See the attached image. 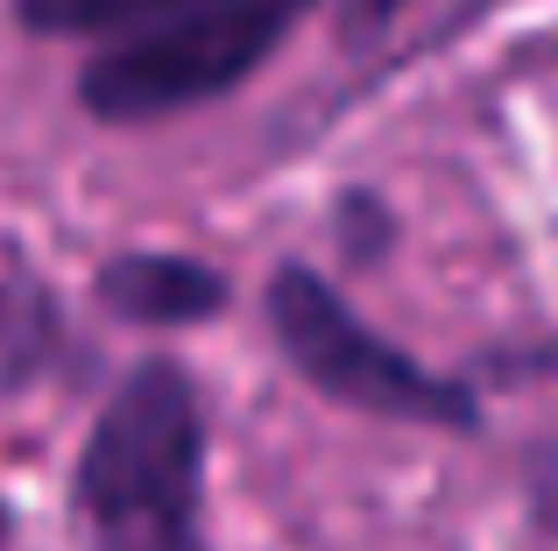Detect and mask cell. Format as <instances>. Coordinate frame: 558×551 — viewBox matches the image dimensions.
<instances>
[{
  "label": "cell",
  "instance_id": "obj_5",
  "mask_svg": "<svg viewBox=\"0 0 558 551\" xmlns=\"http://www.w3.org/2000/svg\"><path fill=\"white\" fill-rule=\"evenodd\" d=\"M191 0H14V22L43 42H121L149 22H170Z\"/></svg>",
  "mask_w": 558,
  "mask_h": 551
},
{
  "label": "cell",
  "instance_id": "obj_7",
  "mask_svg": "<svg viewBox=\"0 0 558 551\" xmlns=\"http://www.w3.org/2000/svg\"><path fill=\"white\" fill-rule=\"evenodd\" d=\"M523 495H531V524L558 544V431L531 445V460H523Z\"/></svg>",
  "mask_w": 558,
  "mask_h": 551
},
{
  "label": "cell",
  "instance_id": "obj_6",
  "mask_svg": "<svg viewBox=\"0 0 558 551\" xmlns=\"http://www.w3.org/2000/svg\"><path fill=\"white\" fill-rule=\"evenodd\" d=\"M57 304L43 297L28 276H0V396H14L22 382H36L43 360L57 354Z\"/></svg>",
  "mask_w": 558,
  "mask_h": 551
},
{
  "label": "cell",
  "instance_id": "obj_3",
  "mask_svg": "<svg viewBox=\"0 0 558 551\" xmlns=\"http://www.w3.org/2000/svg\"><path fill=\"white\" fill-rule=\"evenodd\" d=\"M269 332L290 368L340 411L381 417V425H417V431H481L474 389L424 368L396 340H381L312 262H283L269 276Z\"/></svg>",
  "mask_w": 558,
  "mask_h": 551
},
{
  "label": "cell",
  "instance_id": "obj_8",
  "mask_svg": "<svg viewBox=\"0 0 558 551\" xmlns=\"http://www.w3.org/2000/svg\"><path fill=\"white\" fill-rule=\"evenodd\" d=\"M403 14H410V0H340V42L347 50H375Z\"/></svg>",
  "mask_w": 558,
  "mask_h": 551
},
{
  "label": "cell",
  "instance_id": "obj_9",
  "mask_svg": "<svg viewBox=\"0 0 558 551\" xmlns=\"http://www.w3.org/2000/svg\"><path fill=\"white\" fill-rule=\"evenodd\" d=\"M0 538H8V502H0Z\"/></svg>",
  "mask_w": 558,
  "mask_h": 551
},
{
  "label": "cell",
  "instance_id": "obj_2",
  "mask_svg": "<svg viewBox=\"0 0 558 551\" xmlns=\"http://www.w3.org/2000/svg\"><path fill=\"white\" fill-rule=\"evenodd\" d=\"M312 14L318 0H191L170 22L99 42L78 71V107L107 127H149L213 107L241 93Z\"/></svg>",
  "mask_w": 558,
  "mask_h": 551
},
{
  "label": "cell",
  "instance_id": "obj_4",
  "mask_svg": "<svg viewBox=\"0 0 558 551\" xmlns=\"http://www.w3.org/2000/svg\"><path fill=\"white\" fill-rule=\"evenodd\" d=\"M93 290L113 318L149 332L205 326L227 311V276L213 262H191V255H113V262H99Z\"/></svg>",
  "mask_w": 558,
  "mask_h": 551
},
{
  "label": "cell",
  "instance_id": "obj_1",
  "mask_svg": "<svg viewBox=\"0 0 558 551\" xmlns=\"http://www.w3.org/2000/svg\"><path fill=\"white\" fill-rule=\"evenodd\" d=\"M93 551H205V396L178 360H135L107 389L71 467Z\"/></svg>",
  "mask_w": 558,
  "mask_h": 551
}]
</instances>
